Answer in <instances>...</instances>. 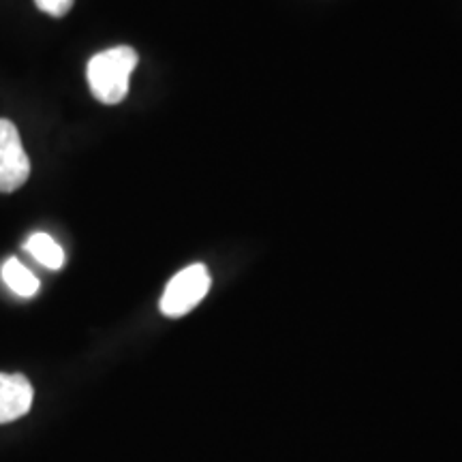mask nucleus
Instances as JSON below:
<instances>
[{"instance_id": "1", "label": "nucleus", "mask_w": 462, "mask_h": 462, "mask_svg": "<svg viewBox=\"0 0 462 462\" xmlns=\"http://www.w3.org/2000/svg\"><path fill=\"white\" fill-rule=\"evenodd\" d=\"M137 60H140L137 51L129 45H118V48H109L92 56L86 67V78H88L95 99L106 106L125 101V97L129 95L131 73L135 71Z\"/></svg>"}, {"instance_id": "5", "label": "nucleus", "mask_w": 462, "mask_h": 462, "mask_svg": "<svg viewBox=\"0 0 462 462\" xmlns=\"http://www.w3.org/2000/svg\"><path fill=\"white\" fill-rule=\"evenodd\" d=\"M24 248L48 270H60L65 265V251L45 231H34L24 242Z\"/></svg>"}, {"instance_id": "7", "label": "nucleus", "mask_w": 462, "mask_h": 462, "mask_svg": "<svg viewBox=\"0 0 462 462\" xmlns=\"http://www.w3.org/2000/svg\"><path fill=\"white\" fill-rule=\"evenodd\" d=\"M37 7L51 17H62L71 11L75 0H34Z\"/></svg>"}, {"instance_id": "4", "label": "nucleus", "mask_w": 462, "mask_h": 462, "mask_svg": "<svg viewBox=\"0 0 462 462\" xmlns=\"http://www.w3.org/2000/svg\"><path fill=\"white\" fill-rule=\"evenodd\" d=\"M32 385L24 374L0 373V424H9L31 411Z\"/></svg>"}, {"instance_id": "6", "label": "nucleus", "mask_w": 462, "mask_h": 462, "mask_svg": "<svg viewBox=\"0 0 462 462\" xmlns=\"http://www.w3.org/2000/svg\"><path fill=\"white\" fill-rule=\"evenodd\" d=\"M0 274H3V281L7 282V287L17 296L32 298L39 291V279L17 257H9L3 263Z\"/></svg>"}, {"instance_id": "2", "label": "nucleus", "mask_w": 462, "mask_h": 462, "mask_svg": "<svg viewBox=\"0 0 462 462\" xmlns=\"http://www.w3.org/2000/svg\"><path fill=\"white\" fill-rule=\"evenodd\" d=\"M210 273L204 263H193L180 270L167 282L163 298H161V313L165 317H182L190 313L210 291Z\"/></svg>"}, {"instance_id": "3", "label": "nucleus", "mask_w": 462, "mask_h": 462, "mask_svg": "<svg viewBox=\"0 0 462 462\" xmlns=\"http://www.w3.org/2000/svg\"><path fill=\"white\" fill-rule=\"evenodd\" d=\"M31 176L28 159L17 126L7 118H0V193H14L22 189Z\"/></svg>"}]
</instances>
